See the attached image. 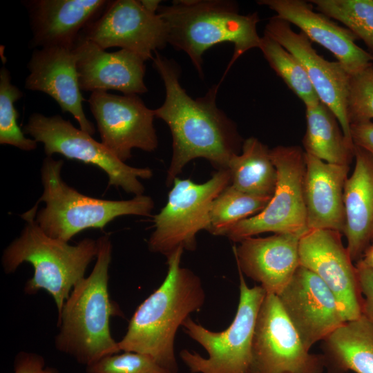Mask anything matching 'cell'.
<instances>
[{
  "label": "cell",
  "mask_w": 373,
  "mask_h": 373,
  "mask_svg": "<svg viewBox=\"0 0 373 373\" xmlns=\"http://www.w3.org/2000/svg\"><path fill=\"white\" fill-rule=\"evenodd\" d=\"M88 103L101 143L121 161L125 162L132 157L133 149L152 152L157 148L154 110L149 108L137 95L95 91Z\"/></svg>",
  "instance_id": "7c38bea8"
},
{
  "label": "cell",
  "mask_w": 373,
  "mask_h": 373,
  "mask_svg": "<svg viewBox=\"0 0 373 373\" xmlns=\"http://www.w3.org/2000/svg\"><path fill=\"white\" fill-rule=\"evenodd\" d=\"M10 80V72L2 67L0 70V144L32 151L37 148V142L25 136L17 124L19 113L15 107V102L23 93Z\"/></svg>",
  "instance_id": "f546056e"
},
{
  "label": "cell",
  "mask_w": 373,
  "mask_h": 373,
  "mask_svg": "<svg viewBox=\"0 0 373 373\" xmlns=\"http://www.w3.org/2000/svg\"><path fill=\"white\" fill-rule=\"evenodd\" d=\"M14 373H60L59 370L46 366L44 358L39 354L19 352L14 360Z\"/></svg>",
  "instance_id": "836d02e7"
},
{
  "label": "cell",
  "mask_w": 373,
  "mask_h": 373,
  "mask_svg": "<svg viewBox=\"0 0 373 373\" xmlns=\"http://www.w3.org/2000/svg\"><path fill=\"white\" fill-rule=\"evenodd\" d=\"M355 166L345 181L343 233L352 261L359 260L373 238V156L354 145Z\"/></svg>",
  "instance_id": "603a6c76"
},
{
  "label": "cell",
  "mask_w": 373,
  "mask_h": 373,
  "mask_svg": "<svg viewBox=\"0 0 373 373\" xmlns=\"http://www.w3.org/2000/svg\"><path fill=\"white\" fill-rule=\"evenodd\" d=\"M183 251L178 248L166 257L164 280L137 307L118 342L120 351L148 355L170 373L178 370L175 354L177 331L205 301L200 278L180 266Z\"/></svg>",
  "instance_id": "7a4b0ae2"
},
{
  "label": "cell",
  "mask_w": 373,
  "mask_h": 373,
  "mask_svg": "<svg viewBox=\"0 0 373 373\" xmlns=\"http://www.w3.org/2000/svg\"><path fill=\"white\" fill-rule=\"evenodd\" d=\"M81 90H115L124 95L147 92L144 82L146 61L125 49L108 52L93 42L78 39L75 46Z\"/></svg>",
  "instance_id": "ffe728a7"
},
{
  "label": "cell",
  "mask_w": 373,
  "mask_h": 373,
  "mask_svg": "<svg viewBox=\"0 0 373 373\" xmlns=\"http://www.w3.org/2000/svg\"><path fill=\"white\" fill-rule=\"evenodd\" d=\"M271 198L244 193L230 184L212 202L207 231L226 236L237 223L262 211Z\"/></svg>",
  "instance_id": "4316f807"
},
{
  "label": "cell",
  "mask_w": 373,
  "mask_h": 373,
  "mask_svg": "<svg viewBox=\"0 0 373 373\" xmlns=\"http://www.w3.org/2000/svg\"><path fill=\"white\" fill-rule=\"evenodd\" d=\"M305 159L303 195L307 229L343 233V191L350 166L327 163L307 153Z\"/></svg>",
  "instance_id": "7402d4cb"
},
{
  "label": "cell",
  "mask_w": 373,
  "mask_h": 373,
  "mask_svg": "<svg viewBox=\"0 0 373 373\" xmlns=\"http://www.w3.org/2000/svg\"><path fill=\"white\" fill-rule=\"evenodd\" d=\"M361 294L364 296L361 302V313L373 326V269L356 265Z\"/></svg>",
  "instance_id": "d6a6232c"
},
{
  "label": "cell",
  "mask_w": 373,
  "mask_h": 373,
  "mask_svg": "<svg viewBox=\"0 0 373 373\" xmlns=\"http://www.w3.org/2000/svg\"><path fill=\"white\" fill-rule=\"evenodd\" d=\"M75 47H46L35 50L28 64L30 71L25 87L48 95L59 104L63 113H70L80 129L93 135L95 128L85 115V100L79 84Z\"/></svg>",
  "instance_id": "ac0fdd59"
},
{
  "label": "cell",
  "mask_w": 373,
  "mask_h": 373,
  "mask_svg": "<svg viewBox=\"0 0 373 373\" xmlns=\"http://www.w3.org/2000/svg\"><path fill=\"white\" fill-rule=\"evenodd\" d=\"M228 169L231 184L244 193L272 197L277 182V171L270 149L255 137L245 140L240 153L230 160Z\"/></svg>",
  "instance_id": "484cf974"
},
{
  "label": "cell",
  "mask_w": 373,
  "mask_h": 373,
  "mask_svg": "<svg viewBox=\"0 0 373 373\" xmlns=\"http://www.w3.org/2000/svg\"><path fill=\"white\" fill-rule=\"evenodd\" d=\"M240 296L236 314L229 326L213 332L189 317L184 332L204 348L208 356L184 349L180 352L191 373H249L256 318L266 292L261 286L249 287L240 270Z\"/></svg>",
  "instance_id": "52a82bcc"
},
{
  "label": "cell",
  "mask_w": 373,
  "mask_h": 373,
  "mask_svg": "<svg viewBox=\"0 0 373 373\" xmlns=\"http://www.w3.org/2000/svg\"><path fill=\"white\" fill-rule=\"evenodd\" d=\"M357 263L373 269V245H370Z\"/></svg>",
  "instance_id": "d590c367"
},
{
  "label": "cell",
  "mask_w": 373,
  "mask_h": 373,
  "mask_svg": "<svg viewBox=\"0 0 373 373\" xmlns=\"http://www.w3.org/2000/svg\"><path fill=\"white\" fill-rule=\"evenodd\" d=\"M38 203L21 216L26 224L20 236L3 251L1 264L6 274L14 273L23 262L33 267V275L24 285V293L47 291L53 298L57 316L74 287L85 278L90 262L97 256V240L84 238L75 245L48 236L35 221Z\"/></svg>",
  "instance_id": "5b68a950"
},
{
  "label": "cell",
  "mask_w": 373,
  "mask_h": 373,
  "mask_svg": "<svg viewBox=\"0 0 373 373\" xmlns=\"http://www.w3.org/2000/svg\"><path fill=\"white\" fill-rule=\"evenodd\" d=\"M327 357L341 371L373 373V326L361 315L324 340Z\"/></svg>",
  "instance_id": "d4e9b609"
},
{
  "label": "cell",
  "mask_w": 373,
  "mask_h": 373,
  "mask_svg": "<svg viewBox=\"0 0 373 373\" xmlns=\"http://www.w3.org/2000/svg\"><path fill=\"white\" fill-rule=\"evenodd\" d=\"M315 9L336 19L363 40L373 55V0H311Z\"/></svg>",
  "instance_id": "f1b7e54d"
},
{
  "label": "cell",
  "mask_w": 373,
  "mask_h": 373,
  "mask_svg": "<svg viewBox=\"0 0 373 373\" xmlns=\"http://www.w3.org/2000/svg\"><path fill=\"white\" fill-rule=\"evenodd\" d=\"M305 151L299 146H277L270 155L277 171L275 191L265 208L233 226L226 236L240 242L256 235L304 233L308 229L303 195Z\"/></svg>",
  "instance_id": "9c48e42d"
},
{
  "label": "cell",
  "mask_w": 373,
  "mask_h": 373,
  "mask_svg": "<svg viewBox=\"0 0 373 373\" xmlns=\"http://www.w3.org/2000/svg\"><path fill=\"white\" fill-rule=\"evenodd\" d=\"M276 16L298 27L311 41L332 53L350 75H354L373 64V55L356 44L358 39L347 28L332 19L314 10L313 4L304 0H260Z\"/></svg>",
  "instance_id": "e0dca14e"
},
{
  "label": "cell",
  "mask_w": 373,
  "mask_h": 373,
  "mask_svg": "<svg viewBox=\"0 0 373 373\" xmlns=\"http://www.w3.org/2000/svg\"><path fill=\"white\" fill-rule=\"evenodd\" d=\"M63 165L62 160L47 156L41 169L44 191L37 203L44 202L46 205L37 213L35 221L48 236L68 242L78 233L103 229L117 217L151 215L154 202L150 196L109 200L82 194L61 179Z\"/></svg>",
  "instance_id": "8992f818"
},
{
  "label": "cell",
  "mask_w": 373,
  "mask_h": 373,
  "mask_svg": "<svg viewBox=\"0 0 373 373\" xmlns=\"http://www.w3.org/2000/svg\"><path fill=\"white\" fill-rule=\"evenodd\" d=\"M303 234L283 233L244 239L233 248L238 269L259 283L266 294L277 296L300 266Z\"/></svg>",
  "instance_id": "d6986e66"
},
{
  "label": "cell",
  "mask_w": 373,
  "mask_h": 373,
  "mask_svg": "<svg viewBox=\"0 0 373 373\" xmlns=\"http://www.w3.org/2000/svg\"><path fill=\"white\" fill-rule=\"evenodd\" d=\"M350 134L354 145L363 149L373 156L372 121L350 124Z\"/></svg>",
  "instance_id": "e575fe53"
},
{
  "label": "cell",
  "mask_w": 373,
  "mask_h": 373,
  "mask_svg": "<svg viewBox=\"0 0 373 373\" xmlns=\"http://www.w3.org/2000/svg\"><path fill=\"white\" fill-rule=\"evenodd\" d=\"M98 251L91 273L78 283L57 316L56 349L86 367L121 351L112 336L111 318L119 309L110 298L109 266L112 244L108 236L97 239Z\"/></svg>",
  "instance_id": "3957f363"
},
{
  "label": "cell",
  "mask_w": 373,
  "mask_h": 373,
  "mask_svg": "<svg viewBox=\"0 0 373 373\" xmlns=\"http://www.w3.org/2000/svg\"><path fill=\"white\" fill-rule=\"evenodd\" d=\"M325 357L303 345L276 295L261 304L252 339L249 373H321Z\"/></svg>",
  "instance_id": "8fae6325"
},
{
  "label": "cell",
  "mask_w": 373,
  "mask_h": 373,
  "mask_svg": "<svg viewBox=\"0 0 373 373\" xmlns=\"http://www.w3.org/2000/svg\"><path fill=\"white\" fill-rule=\"evenodd\" d=\"M153 66L165 87V99L155 116L170 128L173 154L166 184L170 186L191 160L204 158L217 169H228L230 160L240 153L244 140L237 126L216 105L218 85L195 99L180 82V68L172 59L155 52Z\"/></svg>",
  "instance_id": "6da1fadb"
},
{
  "label": "cell",
  "mask_w": 373,
  "mask_h": 373,
  "mask_svg": "<svg viewBox=\"0 0 373 373\" xmlns=\"http://www.w3.org/2000/svg\"><path fill=\"white\" fill-rule=\"evenodd\" d=\"M23 131L36 142L44 144L47 156L59 153L68 159L97 166L106 173L108 186L120 187L135 196L143 195L144 191L139 179H149L153 176L151 169L126 164L90 134L75 128L59 115L46 117L33 113Z\"/></svg>",
  "instance_id": "30bf717a"
},
{
  "label": "cell",
  "mask_w": 373,
  "mask_h": 373,
  "mask_svg": "<svg viewBox=\"0 0 373 373\" xmlns=\"http://www.w3.org/2000/svg\"><path fill=\"white\" fill-rule=\"evenodd\" d=\"M373 245V238H372V242H371V245Z\"/></svg>",
  "instance_id": "74e56055"
},
{
  "label": "cell",
  "mask_w": 373,
  "mask_h": 373,
  "mask_svg": "<svg viewBox=\"0 0 373 373\" xmlns=\"http://www.w3.org/2000/svg\"><path fill=\"white\" fill-rule=\"evenodd\" d=\"M109 1L33 0L26 1L34 46H75L82 30L97 19Z\"/></svg>",
  "instance_id": "44dd1931"
},
{
  "label": "cell",
  "mask_w": 373,
  "mask_h": 373,
  "mask_svg": "<svg viewBox=\"0 0 373 373\" xmlns=\"http://www.w3.org/2000/svg\"><path fill=\"white\" fill-rule=\"evenodd\" d=\"M78 39L90 41L104 50L120 47L145 61L152 59V53L168 44L163 20L136 0L109 1L103 13L82 30Z\"/></svg>",
  "instance_id": "4fadbf2b"
},
{
  "label": "cell",
  "mask_w": 373,
  "mask_h": 373,
  "mask_svg": "<svg viewBox=\"0 0 373 373\" xmlns=\"http://www.w3.org/2000/svg\"><path fill=\"white\" fill-rule=\"evenodd\" d=\"M230 184L229 169L217 171L202 184L175 178L165 206L153 216L149 249L166 257L178 248L195 250L197 233L209 227L213 201Z\"/></svg>",
  "instance_id": "ba28073f"
},
{
  "label": "cell",
  "mask_w": 373,
  "mask_h": 373,
  "mask_svg": "<svg viewBox=\"0 0 373 373\" xmlns=\"http://www.w3.org/2000/svg\"><path fill=\"white\" fill-rule=\"evenodd\" d=\"M258 48L273 70L305 106L320 102L301 64L282 45L264 32Z\"/></svg>",
  "instance_id": "83f0119b"
},
{
  "label": "cell",
  "mask_w": 373,
  "mask_h": 373,
  "mask_svg": "<svg viewBox=\"0 0 373 373\" xmlns=\"http://www.w3.org/2000/svg\"><path fill=\"white\" fill-rule=\"evenodd\" d=\"M264 32L299 61L319 100L332 111L345 138L354 144L347 114L350 75L343 66L338 61H327L318 55L303 32H294L288 21L276 15L269 19Z\"/></svg>",
  "instance_id": "2e32d148"
},
{
  "label": "cell",
  "mask_w": 373,
  "mask_h": 373,
  "mask_svg": "<svg viewBox=\"0 0 373 373\" xmlns=\"http://www.w3.org/2000/svg\"><path fill=\"white\" fill-rule=\"evenodd\" d=\"M277 296L308 350L345 323L332 291L316 274L301 265Z\"/></svg>",
  "instance_id": "9a60e30c"
},
{
  "label": "cell",
  "mask_w": 373,
  "mask_h": 373,
  "mask_svg": "<svg viewBox=\"0 0 373 373\" xmlns=\"http://www.w3.org/2000/svg\"><path fill=\"white\" fill-rule=\"evenodd\" d=\"M341 235L333 230L308 229L300 239L299 260L332 291L347 322L361 316L362 298L356 267Z\"/></svg>",
  "instance_id": "5bb4252c"
},
{
  "label": "cell",
  "mask_w": 373,
  "mask_h": 373,
  "mask_svg": "<svg viewBox=\"0 0 373 373\" xmlns=\"http://www.w3.org/2000/svg\"><path fill=\"white\" fill-rule=\"evenodd\" d=\"M142 6L149 12L153 13H157L159 8L160 1L154 0H142L140 1Z\"/></svg>",
  "instance_id": "8d00e7d4"
},
{
  "label": "cell",
  "mask_w": 373,
  "mask_h": 373,
  "mask_svg": "<svg viewBox=\"0 0 373 373\" xmlns=\"http://www.w3.org/2000/svg\"><path fill=\"white\" fill-rule=\"evenodd\" d=\"M347 114L350 124L373 119V64L350 76Z\"/></svg>",
  "instance_id": "4dcf8cb0"
},
{
  "label": "cell",
  "mask_w": 373,
  "mask_h": 373,
  "mask_svg": "<svg viewBox=\"0 0 373 373\" xmlns=\"http://www.w3.org/2000/svg\"><path fill=\"white\" fill-rule=\"evenodd\" d=\"M87 373H170L149 356L124 352L106 356L86 367Z\"/></svg>",
  "instance_id": "1f68e13d"
},
{
  "label": "cell",
  "mask_w": 373,
  "mask_h": 373,
  "mask_svg": "<svg viewBox=\"0 0 373 373\" xmlns=\"http://www.w3.org/2000/svg\"><path fill=\"white\" fill-rule=\"evenodd\" d=\"M157 13L164 23L168 44L184 51L202 77L203 55L213 46L233 44V55L226 73L244 53L260 46L258 13L240 14L231 1H175L169 6L160 5Z\"/></svg>",
  "instance_id": "277c9868"
},
{
  "label": "cell",
  "mask_w": 373,
  "mask_h": 373,
  "mask_svg": "<svg viewBox=\"0 0 373 373\" xmlns=\"http://www.w3.org/2000/svg\"><path fill=\"white\" fill-rule=\"evenodd\" d=\"M305 107V152L327 163L350 165L354 155V144L345 138L332 111L321 101Z\"/></svg>",
  "instance_id": "cb8c5ba5"
}]
</instances>
